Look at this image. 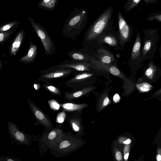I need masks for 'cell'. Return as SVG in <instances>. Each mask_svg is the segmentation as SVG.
<instances>
[{
	"instance_id": "6da1fadb",
	"label": "cell",
	"mask_w": 161,
	"mask_h": 161,
	"mask_svg": "<svg viewBox=\"0 0 161 161\" xmlns=\"http://www.w3.org/2000/svg\"><path fill=\"white\" fill-rule=\"evenodd\" d=\"M113 10V6L107 8L90 24L84 36L80 50L88 54L93 50L99 37L113 24L114 19H112Z\"/></svg>"
},
{
	"instance_id": "7a4b0ae2",
	"label": "cell",
	"mask_w": 161,
	"mask_h": 161,
	"mask_svg": "<svg viewBox=\"0 0 161 161\" xmlns=\"http://www.w3.org/2000/svg\"><path fill=\"white\" fill-rule=\"evenodd\" d=\"M88 18L87 9L74 8L65 21L62 28L63 34L72 40H75L85 28Z\"/></svg>"
},
{
	"instance_id": "3957f363",
	"label": "cell",
	"mask_w": 161,
	"mask_h": 161,
	"mask_svg": "<svg viewBox=\"0 0 161 161\" xmlns=\"http://www.w3.org/2000/svg\"><path fill=\"white\" fill-rule=\"evenodd\" d=\"M92 67L96 69L106 72L121 79L123 81V88L124 94L128 96L136 89V79L135 76L130 75L127 77L118 68L117 66L103 63L92 56L90 60Z\"/></svg>"
},
{
	"instance_id": "277c9868",
	"label": "cell",
	"mask_w": 161,
	"mask_h": 161,
	"mask_svg": "<svg viewBox=\"0 0 161 161\" xmlns=\"http://www.w3.org/2000/svg\"><path fill=\"white\" fill-rule=\"evenodd\" d=\"M104 72L94 68L91 71L78 72L64 84L67 87L75 89L93 85L97 82L100 77L104 75Z\"/></svg>"
},
{
	"instance_id": "5b68a950",
	"label": "cell",
	"mask_w": 161,
	"mask_h": 161,
	"mask_svg": "<svg viewBox=\"0 0 161 161\" xmlns=\"http://www.w3.org/2000/svg\"><path fill=\"white\" fill-rule=\"evenodd\" d=\"M158 30V28L143 30L144 37L142 47L140 58L141 63L153 57L157 50V42L159 39Z\"/></svg>"
},
{
	"instance_id": "8992f818",
	"label": "cell",
	"mask_w": 161,
	"mask_h": 161,
	"mask_svg": "<svg viewBox=\"0 0 161 161\" xmlns=\"http://www.w3.org/2000/svg\"><path fill=\"white\" fill-rule=\"evenodd\" d=\"M28 20L42 43L45 49L44 53L47 56L54 54L56 51L55 46L46 29L39 23H36L33 18L29 17Z\"/></svg>"
},
{
	"instance_id": "52a82bcc",
	"label": "cell",
	"mask_w": 161,
	"mask_h": 161,
	"mask_svg": "<svg viewBox=\"0 0 161 161\" xmlns=\"http://www.w3.org/2000/svg\"><path fill=\"white\" fill-rule=\"evenodd\" d=\"M41 74L37 78L38 81L49 82L53 80L66 77L72 74L78 73L74 69L69 68L58 67L56 65L41 72Z\"/></svg>"
},
{
	"instance_id": "ba28073f",
	"label": "cell",
	"mask_w": 161,
	"mask_h": 161,
	"mask_svg": "<svg viewBox=\"0 0 161 161\" xmlns=\"http://www.w3.org/2000/svg\"><path fill=\"white\" fill-rule=\"evenodd\" d=\"M142 47L141 36L139 32H138L128 61V64L130 68V75L135 76L138 70L144 65L140 61Z\"/></svg>"
},
{
	"instance_id": "9c48e42d",
	"label": "cell",
	"mask_w": 161,
	"mask_h": 161,
	"mask_svg": "<svg viewBox=\"0 0 161 161\" xmlns=\"http://www.w3.org/2000/svg\"><path fill=\"white\" fill-rule=\"evenodd\" d=\"M118 31L119 39L120 50H123L125 44L130 42L133 35V27L126 20L121 12L118 13Z\"/></svg>"
},
{
	"instance_id": "30bf717a",
	"label": "cell",
	"mask_w": 161,
	"mask_h": 161,
	"mask_svg": "<svg viewBox=\"0 0 161 161\" xmlns=\"http://www.w3.org/2000/svg\"><path fill=\"white\" fill-rule=\"evenodd\" d=\"M104 44L113 47L115 50L119 51L120 50L119 35L117 32L115 31L113 24L99 37L96 46Z\"/></svg>"
},
{
	"instance_id": "8fae6325",
	"label": "cell",
	"mask_w": 161,
	"mask_h": 161,
	"mask_svg": "<svg viewBox=\"0 0 161 161\" xmlns=\"http://www.w3.org/2000/svg\"><path fill=\"white\" fill-rule=\"evenodd\" d=\"M90 55L103 63L117 66V58L113 53L103 44L96 46Z\"/></svg>"
},
{
	"instance_id": "7c38bea8",
	"label": "cell",
	"mask_w": 161,
	"mask_h": 161,
	"mask_svg": "<svg viewBox=\"0 0 161 161\" xmlns=\"http://www.w3.org/2000/svg\"><path fill=\"white\" fill-rule=\"evenodd\" d=\"M142 75L145 80L150 84L157 81L161 77V69L154 63L153 57L150 59L147 65L143 69Z\"/></svg>"
},
{
	"instance_id": "4fadbf2b",
	"label": "cell",
	"mask_w": 161,
	"mask_h": 161,
	"mask_svg": "<svg viewBox=\"0 0 161 161\" xmlns=\"http://www.w3.org/2000/svg\"><path fill=\"white\" fill-rule=\"evenodd\" d=\"M29 106L38 123L51 130L53 127L48 117L30 99L27 98Z\"/></svg>"
},
{
	"instance_id": "5bb4252c",
	"label": "cell",
	"mask_w": 161,
	"mask_h": 161,
	"mask_svg": "<svg viewBox=\"0 0 161 161\" xmlns=\"http://www.w3.org/2000/svg\"><path fill=\"white\" fill-rule=\"evenodd\" d=\"M58 68H69L72 69L77 72L89 71L94 68L91 62H86L70 59L66 60L56 65Z\"/></svg>"
},
{
	"instance_id": "9a60e30c",
	"label": "cell",
	"mask_w": 161,
	"mask_h": 161,
	"mask_svg": "<svg viewBox=\"0 0 161 161\" xmlns=\"http://www.w3.org/2000/svg\"><path fill=\"white\" fill-rule=\"evenodd\" d=\"M64 136V134L62 129L53 128L44 136L42 141L46 146L51 148L60 141Z\"/></svg>"
},
{
	"instance_id": "2e32d148",
	"label": "cell",
	"mask_w": 161,
	"mask_h": 161,
	"mask_svg": "<svg viewBox=\"0 0 161 161\" xmlns=\"http://www.w3.org/2000/svg\"><path fill=\"white\" fill-rule=\"evenodd\" d=\"M8 124L9 134L15 141L23 144L30 145V139L25 133L19 130L15 124L9 122Z\"/></svg>"
},
{
	"instance_id": "e0dca14e",
	"label": "cell",
	"mask_w": 161,
	"mask_h": 161,
	"mask_svg": "<svg viewBox=\"0 0 161 161\" xmlns=\"http://www.w3.org/2000/svg\"><path fill=\"white\" fill-rule=\"evenodd\" d=\"M25 36L24 30H20L17 34L12 42L9 49V54L11 56L15 55L22 44Z\"/></svg>"
},
{
	"instance_id": "ac0fdd59",
	"label": "cell",
	"mask_w": 161,
	"mask_h": 161,
	"mask_svg": "<svg viewBox=\"0 0 161 161\" xmlns=\"http://www.w3.org/2000/svg\"><path fill=\"white\" fill-rule=\"evenodd\" d=\"M96 87L93 85L80 88L76 91L64 92V97L68 100L75 99L87 94L95 90Z\"/></svg>"
},
{
	"instance_id": "d6986e66",
	"label": "cell",
	"mask_w": 161,
	"mask_h": 161,
	"mask_svg": "<svg viewBox=\"0 0 161 161\" xmlns=\"http://www.w3.org/2000/svg\"><path fill=\"white\" fill-rule=\"evenodd\" d=\"M67 54L71 59L90 62L92 56L80 49H74L68 52Z\"/></svg>"
},
{
	"instance_id": "ffe728a7",
	"label": "cell",
	"mask_w": 161,
	"mask_h": 161,
	"mask_svg": "<svg viewBox=\"0 0 161 161\" xmlns=\"http://www.w3.org/2000/svg\"><path fill=\"white\" fill-rule=\"evenodd\" d=\"M37 50V46L30 41L29 48L27 54L21 58L19 60V61L25 64L33 62L36 58Z\"/></svg>"
},
{
	"instance_id": "44dd1931",
	"label": "cell",
	"mask_w": 161,
	"mask_h": 161,
	"mask_svg": "<svg viewBox=\"0 0 161 161\" xmlns=\"http://www.w3.org/2000/svg\"><path fill=\"white\" fill-rule=\"evenodd\" d=\"M136 87L141 93H148L151 91L153 86L146 81L142 76L139 77L136 82Z\"/></svg>"
},
{
	"instance_id": "7402d4cb",
	"label": "cell",
	"mask_w": 161,
	"mask_h": 161,
	"mask_svg": "<svg viewBox=\"0 0 161 161\" xmlns=\"http://www.w3.org/2000/svg\"><path fill=\"white\" fill-rule=\"evenodd\" d=\"M111 86H106L101 94L99 101L98 110L100 111L110 104V100L108 96V93Z\"/></svg>"
},
{
	"instance_id": "603a6c76",
	"label": "cell",
	"mask_w": 161,
	"mask_h": 161,
	"mask_svg": "<svg viewBox=\"0 0 161 161\" xmlns=\"http://www.w3.org/2000/svg\"><path fill=\"white\" fill-rule=\"evenodd\" d=\"M58 2L59 0H40L37 6L41 9L51 11L55 9Z\"/></svg>"
},
{
	"instance_id": "cb8c5ba5",
	"label": "cell",
	"mask_w": 161,
	"mask_h": 161,
	"mask_svg": "<svg viewBox=\"0 0 161 161\" xmlns=\"http://www.w3.org/2000/svg\"><path fill=\"white\" fill-rule=\"evenodd\" d=\"M87 105H88L86 104H76L71 103H67L60 104L63 110L67 111H80Z\"/></svg>"
},
{
	"instance_id": "d4e9b609",
	"label": "cell",
	"mask_w": 161,
	"mask_h": 161,
	"mask_svg": "<svg viewBox=\"0 0 161 161\" xmlns=\"http://www.w3.org/2000/svg\"><path fill=\"white\" fill-rule=\"evenodd\" d=\"M43 86L45 90L53 95L59 96L61 95L60 90L48 82H45L43 84Z\"/></svg>"
},
{
	"instance_id": "484cf974",
	"label": "cell",
	"mask_w": 161,
	"mask_h": 161,
	"mask_svg": "<svg viewBox=\"0 0 161 161\" xmlns=\"http://www.w3.org/2000/svg\"><path fill=\"white\" fill-rule=\"evenodd\" d=\"M20 22L14 20L9 21L2 24L0 27V32L6 31L13 28L17 27Z\"/></svg>"
},
{
	"instance_id": "4316f807",
	"label": "cell",
	"mask_w": 161,
	"mask_h": 161,
	"mask_svg": "<svg viewBox=\"0 0 161 161\" xmlns=\"http://www.w3.org/2000/svg\"><path fill=\"white\" fill-rule=\"evenodd\" d=\"M142 0H128L124 6V8L127 12H129L137 6Z\"/></svg>"
},
{
	"instance_id": "83f0119b",
	"label": "cell",
	"mask_w": 161,
	"mask_h": 161,
	"mask_svg": "<svg viewBox=\"0 0 161 161\" xmlns=\"http://www.w3.org/2000/svg\"><path fill=\"white\" fill-rule=\"evenodd\" d=\"M17 28H14L6 31L0 32V43L1 45H3L8 40Z\"/></svg>"
},
{
	"instance_id": "f1b7e54d",
	"label": "cell",
	"mask_w": 161,
	"mask_h": 161,
	"mask_svg": "<svg viewBox=\"0 0 161 161\" xmlns=\"http://www.w3.org/2000/svg\"><path fill=\"white\" fill-rule=\"evenodd\" d=\"M149 21H155L161 22V12H155L150 15L146 19Z\"/></svg>"
},
{
	"instance_id": "f546056e",
	"label": "cell",
	"mask_w": 161,
	"mask_h": 161,
	"mask_svg": "<svg viewBox=\"0 0 161 161\" xmlns=\"http://www.w3.org/2000/svg\"><path fill=\"white\" fill-rule=\"evenodd\" d=\"M114 152L115 157L117 161H123V158L122 154L119 149L117 143L115 141L114 142Z\"/></svg>"
},
{
	"instance_id": "4dcf8cb0",
	"label": "cell",
	"mask_w": 161,
	"mask_h": 161,
	"mask_svg": "<svg viewBox=\"0 0 161 161\" xmlns=\"http://www.w3.org/2000/svg\"><path fill=\"white\" fill-rule=\"evenodd\" d=\"M50 108L53 110L57 111L60 108V105L54 99H51L48 101Z\"/></svg>"
},
{
	"instance_id": "1f68e13d",
	"label": "cell",
	"mask_w": 161,
	"mask_h": 161,
	"mask_svg": "<svg viewBox=\"0 0 161 161\" xmlns=\"http://www.w3.org/2000/svg\"><path fill=\"white\" fill-rule=\"evenodd\" d=\"M130 144L125 145L124 147L123 150L124 158L125 161L128 160L130 150Z\"/></svg>"
},
{
	"instance_id": "d6a6232c",
	"label": "cell",
	"mask_w": 161,
	"mask_h": 161,
	"mask_svg": "<svg viewBox=\"0 0 161 161\" xmlns=\"http://www.w3.org/2000/svg\"><path fill=\"white\" fill-rule=\"evenodd\" d=\"M66 115L64 111L59 113L57 115L56 121L58 123H63L66 118Z\"/></svg>"
},
{
	"instance_id": "836d02e7",
	"label": "cell",
	"mask_w": 161,
	"mask_h": 161,
	"mask_svg": "<svg viewBox=\"0 0 161 161\" xmlns=\"http://www.w3.org/2000/svg\"><path fill=\"white\" fill-rule=\"evenodd\" d=\"M73 130L76 131L80 130V124L79 122L76 120L73 119L70 121Z\"/></svg>"
},
{
	"instance_id": "e575fe53",
	"label": "cell",
	"mask_w": 161,
	"mask_h": 161,
	"mask_svg": "<svg viewBox=\"0 0 161 161\" xmlns=\"http://www.w3.org/2000/svg\"><path fill=\"white\" fill-rule=\"evenodd\" d=\"M118 141L119 143L125 145L130 144L131 142V140L130 138L125 136L120 137L118 139Z\"/></svg>"
},
{
	"instance_id": "d590c367",
	"label": "cell",
	"mask_w": 161,
	"mask_h": 161,
	"mask_svg": "<svg viewBox=\"0 0 161 161\" xmlns=\"http://www.w3.org/2000/svg\"><path fill=\"white\" fill-rule=\"evenodd\" d=\"M161 96V87H160V88L158 89V90H157V91H156L154 92H153V93L152 94V96L151 97L144 99V101H146L148 99L155 98H157Z\"/></svg>"
},
{
	"instance_id": "8d00e7d4",
	"label": "cell",
	"mask_w": 161,
	"mask_h": 161,
	"mask_svg": "<svg viewBox=\"0 0 161 161\" xmlns=\"http://www.w3.org/2000/svg\"><path fill=\"white\" fill-rule=\"evenodd\" d=\"M156 159L157 161H161V147H158L157 149Z\"/></svg>"
},
{
	"instance_id": "74e56055",
	"label": "cell",
	"mask_w": 161,
	"mask_h": 161,
	"mask_svg": "<svg viewBox=\"0 0 161 161\" xmlns=\"http://www.w3.org/2000/svg\"><path fill=\"white\" fill-rule=\"evenodd\" d=\"M120 99V97L119 95L116 93L115 94L113 97V101L115 103H117L119 101Z\"/></svg>"
},
{
	"instance_id": "f35d334b",
	"label": "cell",
	"mask_w": 161,
	"mask_h": 161,
	"mask_svg": "<svg viewBox=\"0 0 161 161\" xmlns=\"http://www.w3.org/2000/svg\"><path fill=\"white\" fill-rule=\"evenodd\" d=\"M143 1L146 3L148 4H153L156 3L159 0H142Z\"/></svg>"
},
{
	"instance_id": "ab89813d",
	"label": "cell",
	"mask_w": 161,
	"mask_h": 161,
	"mask_svg": "<svg viewBox=\"0 0 161 161\" xmlns=\"http://www.w3.org/2000/svg\"><path fill=\"white\" fill-rule=\"evenodd\" d=\"M33 86L35 89L38 90L40 88L41 86L39 83H35L34 84Z\"/></svg>"
},
{
	"instance_id": "60d3db41",
	"label": "cell",
	"mask_w": 161,
	"mask_h": 161,
	"mask_svg": "<svg viewBox=\"0 0 161 161\" xmlns=\"http://www.w3.org/2000/svg\"><path fill=\"white\" fill-rule=\"evenodd\" d=\"M159 54L160 58L161 59V44L160 46V47L159 48Z\"/></svg>"
},
{
	"instance_id": "b9f144b4",
	"label": "cell",
	"mask_w": 161,
	"mask_h": 161,
	"mask_svg": "<svg viewBox=\"0 0 161 161\" xmlns=\"http://www.w3.org/2000/svg\"><path fill=\"white\" fill-rule=\"evenodd\" d=\"M157 99L158 100V101L161 102V96L158 97L157 98Z\"/></svg>"
},
{
	"instance_id": "7bdbcfd3",
	"label": "cell",
	"mask_w": 161,
	"mask_h": 161,
	"mask_svg": "<svg viewBox=\"0 0 161 161\" xmlns=\"http://www.w3.org/2000/svg\"><path fill=\"white\" fill-rule=\"evenodd\" d=\"M8 161H15L14 160H13L9 158L7 160Z\"/></svg>"
},
{
	"instance_id": "ee69618b",
	"label": "cell",
	"mask_w": 161,
	"mask_h": 161,
	"mask_svg": "<svg viewBox=\"0 0 161 161\" xmlns=\"http://www.w3.org/2000/svg\"><path fill=\"white\" fill-rule=\"evenodd\" d=\"M0 70L1 69V68H2V62H1V60H0Z\"/></svg>"
}]
</instances>
